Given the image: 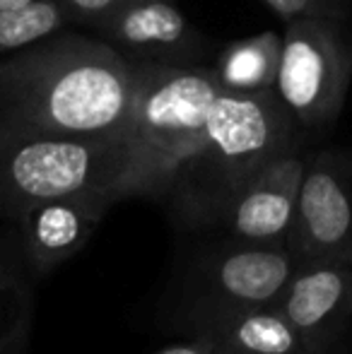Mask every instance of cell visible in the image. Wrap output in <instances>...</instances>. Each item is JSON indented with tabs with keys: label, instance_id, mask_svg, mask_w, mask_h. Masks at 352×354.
I'll list each match as a JSON object with an SVG mask.
<instances>
[{
	"label": "cell",
	"instance_id": "52a82bcc",
	"mask_svg": "<svg viewBox=\"0 0 352 354\" xmlns=\"http://www.w3.org/2000/svg\"><path fill=\"white\" fill-rule=\"evenodd\" d=\"M280 308L309 354H328L352 318L350 256H324L295 266Z\"/></svg>",
	"mask_w": 352,
	"mask_h": 354
},
{
	"label": "cell",
	"instance_id": "8fae6325",
	"mask_svg": "<svg viewBox=\"0 0 352 354\" xmlns=\"http://www.w3.org/2000/svg\"><path fill=\"white\" fill-rule=\"evenodd\" d=\"M306 157L299 147L268 162L239 193L225 227L234 241L287 246Z\"/></svg>",
	"mask_w": 352,
	"mask_h": 354
},
{
	"label": "cell",
	"instance_id": "5b68a950",
	"mask_svg": "<svg viewBox=\"0 0 352 354\" xmlns=\"http://www.w3.org/2000/svg\"><path fill=\"white\" fill-rule=\"evenodd\" d=\"M352 80V39L338 19L285 22L272 92L299 131L335 123Z\"/></svg>",
	"mask_w": 352,
	"mask_h": 354
},
{
	"label": "cell",
	"instance_id": "9a60e30c",
	"mask_svg": "<svg viewBox=\"0 0 352 354\" xmlns=\"http://www.w3.org/2000/svg\"><path fill=\"white\" fill-rule=\"evenodd\" d=\"M71 24L56 0H34L22 8L0 10V56L24 48Z\"/></svg>",
	"mask_w": 352,
	"mask_h": 354
},
{
	"label": "cell",
	"instance_id": "30bf717a",
	"mask_svg": "<svg viewBox=\"0 0 352 354\" xmlns=\"http://www.w3.org/2000/svg\"><path fill=\"white\" fill-rule=\"evenodd\" d=\"M111 205L116 201L104 193H80L39 203L10 222L17 229L19 246L34 277L51 275L82 251Z\"/></svg>",
	"mask_w": 352,
	"mask_h": 354
},
{
	"label": "cell",
	"instance_id": "d6986e66",
	"mask_svg": "<svg viewBox=\"0 0 352 354\" xmlns=\"http://www.w3.org/2000/svg\"><path fill=\"white\" fill-rule=\"evenodd\" d=\"M34 0H0V10H12V8H22V5H29Z\"/></svg>",
	"mask_w": 352,
	"mask_h": 354
},
{
	"label": "cell",
	"instance_id": "5bb4252c",
	"mask_svg": "<svg viewBox=\"0 0 352 354\" xmlns=\"http://www.w3.org/2000/svg\"><path fill=\"white\" fill-rule=\"evenodd\" d=\"M282 37L275 32H261L230 44L212 66L222 92L256 94L275 87L280 66Z\"/></svg>",
	"mask_w": 352,
	"mask_h": 354
},
{
	"label": "cell",
	"instance_id": "ba28073f",
	"mask_svg": "<svg viewBox=\"0 0 352 354\" xmlns=\"http://www.w3.org/2000/svg\"><path fill=\"white\" fill-rule=\"evenodd\" d=\"M295 272L287 246L234 241L205 266L191 318L227 308L280 304Z\"/></svg>",
	"mask_w": 352,
	"mask_h": 354
},
{
	"label": "cell",
	"instance_id": "7a4b0ae2",
	"mask_svg": "<svg viewBox=\"0 0 352 354\" xmlns=\"http://www.w3.org/2000/svg\"><path fill=\"white\" fill-rule=\"evenodd\" d=\"M299 147V128L277 94L220 92L205 136L167 188V210L178 224H225L246 183L275 157Z\"/></svg>",
	"mask_w": 352,
	"mask_h": 354
},
{
	"label": "cell",
	"instance_id": "4fadbf2b",
	"mask_svg": "<svg viewBox=\"0 0 352 354\" xmlns=\"http://www.w3.org/2000/svg\"><path fill=\"white\" fill-rule=\"evenodd\" d=\"M34 280L15 224L0 229V354H17L27 347Z\"/></svg>",
	"mask_w": 352,
	"mask_h": 354
},
{
	"label": "cell",
	"instance_id": "ffe728a7",
	"mask_svg": "<svg viewBox=\"0 0 352 354\" xmlns=\"http://www.w3.org/2000/svg\"><path fill=\"white\" fill-rule=\"evenodd\" d=\"M212 354H222V352H220V350H215V352H212Z\"/></svg>",
	"mask_w": 352,
	"mask_h": 354
},
{
	"label": "cell",
	"instance_id": "6da1fadb",
	"mask_svg": "<svg viewBox=\"0 0 352 354\" xmlns=\"http://www.w3.org/2000/svg\"><path fill=\"white\" fill-rule=\"evenodd\" d=\"M136 66L99 37L61 32L0 56V128L126 138Z\"/></svg>",
	"mask_w": 352,
	"mask_h": 354
},
{
	"label": "cell",
	"instance_id": "9c48e42d",
	"mask_svg": "<svg viewBox=\"0 0 352 354\" xmlns=\"http://www.w3.org/2000/svg\"><path fill=\"white\" fill-rule=\"evenodd\" d=\"M97 34L126 61L150 66H201L207 48L205 37L172 0H133L97 27Z\"/></svg>",
	"mask_w": 352,
	"mask_h": 354
},
{
	"label": "cell",
	"instance_id": "2e32d148",
	"mask_svg": "<svg viewBox=\"0 0 352 354\" xmlns=\"http://www.w3.org/2000/svg\"><path fill=\"white\" fill-rule=\"evenodd\" d=\"M263 3L285 22H292V19H338V22H345L343 0H263Z\"/></svg>",
	"mask_w": 352,
	"mask_h": 354
},
{
	"label": "cell",
	"instance_id": "7c38bea8",
	"mask_svg": "<svg viewBox=\"0 0 352 354\" xmlns=\"http://www.w3.org/2000/svg\"><path fill=\"white\" fill-rule=\"evenodd\" d=\"M193 323L222 354H309L280 304L203 313Z\"/></svg>",
	"mask_w": 352,
	"mask_h": 354
},
{
	"label": "cell",
	"instance_id": "3957f363",
	"mask_svg": "<svg viewBox=\"0 0 352 354\" xmlns=\"http://www.w3.org/2000/svg\"><path fill=\"white\" fill-rule=\"evenodd\" d=\"M133 66L136 89L126 126L131 169L123 186V201H162L178 167L201 145L207 113L222 89L212 68L205 66Z\"/></svg>",
	"mask_w": 352,
	"mask_h": 354
},
{
	"label": "cell",
	"instance_id": "44dd1931",
	"mask_svg": "<svg viewBox=\"0 0 352 354\" xmlns=\"http://www.w3.org/2000/svg\"><path fill=\"white\" fill-rule=\"evenodd\" d=\"M350 263H352V256H350Z\"/></svg>",
	"mask_w": 352,
	"mask_h": 354
},
{
	"label": "cell",
	"instance_id": "277c9868",
	"mask_svg": "<svg viewBox=\"0 0 352 354\" xmlns=\"http://www.w3.org/2000/svg\"><path fill=\"white\" fill-rule=\"evenodd\" d=\"M131 145L126 138H73L0 128V222L39 203L104 193L123 201Z\"/></svg>",
	"mask_w": 352,
	"mask_h": 354
},
{
	"label": "cell",
	"instance_id": "8992f818",
	"mask_svg": "<svg viewBox=\"0 0 352 354\" xmlns=\"http://www.w3.org/2000/svg\"><path fill=\"white\" fill-rule=\"evenodd\" d=\"M295 266L324 256H352V157H306L295 222L287 236Z\"/></svg>",
	"mask_w": 352,
	"mask_h": 354
},
{
	"label": "cell",
	"instance_id": "7402d4cb",
	"mask_svg": "<svg viewBox=\"0 0 352 354\" xmlns=\"http://www.w3.org/2000/svg\"><path fill=\"white\" fill-rule=\"evenodd\" d=\"M17 354H24V352H17Z\"/></svg>",
	"mask_w": 352,
	"mask_h": 354
},
{
	"label": "cell",
	"instance_id": "e0dca14e",
	"mask_svg": "<svg viewBox=\"0 0 352 354\" xmlns=\"http://www.w3.org/2000/svg\"><path fill=\"white\" fill-rule=\"evenodd\" d=\"M56 3L66 10L71 24L80 22L97 29L109 17H113L118 10H123L128 3H133V0H56Z\"/></svg>",
	"mask_w": 352,
	"mask_h": 354
},
{
	"label": "cell",
	"instance_id": "ac0fdd59",
	"mask_svg": "<svg viewBox=\"0 0 352 354\" xmlns=\"http://www.w3.org/2000/svg\"><path fill=\"white\" fill-rule=\"evenodd\" d=\"M215 350H217V345H215V340H212V335H207V333H198L193 340L165 347V350H160L155 354H212Z\"/></svg>",
	"mask_w": 352,
	"mask_h": 354
}]
</instances>
